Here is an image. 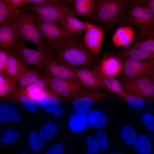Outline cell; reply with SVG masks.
I'll return each mask as SVG.
<instances>
[{
	"label": "cell",
	"mask_w": 154,
	"mask_h": 154,
	"mask_svg": "<svg viewBox=\"0 0 154 154\" xmlns=\"http://www.w3.org/2000/svg\"><path fill=\"white\" fill-rule=\"evenodd\" d=\"M134 36V33L131 27H123L117 30L113 36L112 40L115 46H126L132 42Z\"/></svg>",
	"instance_id": "obj_19"
},
{
	"label": "cell",
	"mask_w": 154,
	"mask_h": 154,
	"mask_svg": "<svg viewBox=\"0 0 154 154\" xmlns=\"http://www.w3.org/2000/svg\"><path fill=\"white\" fill-rule=\"evenodd\" d=\"M151 78L152 79V80H153V81L154 82V71L153 72V73L151 76Z\"/></svg>",
	"instance_id": "obj_50"
},
{
	"label": "cell",
	"mask_w": 154,
	"mask_h": 154,
	"mask_svg": "<svg viewBox=\"0 0 154 154\" xmlns=\"http://www.w3.org/2000/svg\"><path fill=\"white\" fill-rule=\"evenodd\" d=\"M45 111L52 114L54 118H60L63 112V109L62 105L57 104L49 105L45 108Z\"/></svg>",
	"instance_id": "obj_41"
},
{
	"label": "cell",
	"mask_w": 154,
	"mask_h": 154,
	"mask_svg": "<svg viewBox=\"0 0 154 154\" xmlns=\"http://www.w3.org/2000/svg\"><path fill=\"white\" fill-rule=\"evenodd\" d=\"M57 131L56 124L53 122L48 121L45 123L40 128L39 134L44 140L48 141L54 137Z\"/></svg>",
	"instance_id": "obj_29"
},
{
	"label": "cell",
	"mask_w": 154,
	"mask_h": 154,
	"mask_svg": "<svg viewBox=\"0 0 154 154\" xmlns=\"http://www.w3.org/2000/svg\"><path fill=\"white\" fill-rule=\"evenodd\" d=\"M28 141L30 148L34 151H40L42 149L44 146V140L39 133L36 131H32L29 133Z\"/></svg>",
	"instance_id": "obj_30"
},
{
	"label": "cell",
	"mask_w": 154,
	"mask_h": 154,
	"mask_svg": "<svg viewBox=\"0 0 154 154\" xmlns=\"http://www.w3.org/2000/svg\"><path fill=\"white\" fill-rule=\"evenodd\" d=\"M88 147L87 154H97L100 150L94 138L92 136H87L86 138Z\"/></svg>",
	"instance_id": "obj_42"
},
{
	"label": "cell",
	"mask_w": 154,
	"mask_h": 154,
	"mask_svg": "<svg viewBox=\"0 0 154 154\" xmlns=\"http://www.w3.org/2000/svg\"><path fill=\"white\" fill-rule=\"evenodd\" d=\"M46 77L48 88L66 98H70L82 85L80 80L69 81Z\"/></svg>",
	"instance_id": "obj_13"
},
{
	"label": "cell",
	"mask_w": 154,
	"mask_h": 154,
	"mask_svg": "<svg viewBox=\"0 0 154 154\" xmlns=\"http://www.w3.org/2000/svg\"><path fill=\"white\" fill-rule=\"evenodd\" d=\"M153 33H154V31H153Z\"/></svg>",
	"instance_id": "obj_53"
},
{
	"label": "cell",
	"mask_w": 154,
	"mask_h": 154,
	"mask_svg": "<svg viewBox=\"0 0 154 154\" xmlns=\"http://www.w3.org/2000/svg\"><path fill=\"white\" fill-rule=\"evenodd\" d=\"M136 151L142 154H148L151 151V143L149 138L145 135H138L133 143Z\"/></svg>",
	"instance_id": "obj_28"
},
{
	"label": "cell",
	"mask_w": 154,
	"mask_h": 154,
	"mask_svg": "<svg viewBox=\"0 0 154 154\" xmlns=\"http://www.w3.org/2000/svg\"><path fill=\"white\" fill-rule=\"evenodd\" d=\"M48 88L46 78L43 76L37 82L25 88L27 91L30 92L42 91Z\"/></svg>",
	"instance_id": "obj_38"
},
{
	"label": "cell",
	"mask_w": 154,
	"mask_h": 154,
	"mask_svg": "<svg viewBox=\"0 0 154 154\" xmlns=\"http://www.w3.org/2000/svg\"><path fill=\"white\" fill-rule=\"evenodd\" d=\"M86 112H77L72 116L68 123V127L71 131L78 133L85 129L88 122V116Z\"/></svg>",
	"instance_id": "obj_23"
},
{
	"label": "cell",
	"mask_w": 154,
	"mask_h": 154,
	"mask_svg": "<svg viewBox=\"0 0 154 154\" xmlns=\"http://www.w3.org/2000/svg\"><path fill=\"white\" fill-rule=\"evenodd\" d=\"M19 89L16 80L0 75V97L15 94Z\"/></svg>",
	"instance_id": "obj_26"
},
{
	"label": "cell",
	"mask_w": 154,
	"mask_h": 154,
	"mask_svg": "<svg viewBox=\"0 0 154 154\" xmlns=\"http://www.w3.org/2000/svg\"><path fill=\"white\" fill-rule=\"evenodd\" d=\"M7 6L11 13L17 18H18L20 14V10L17 9L12 2L11 0H5Z\"/></svg>",
	"instance_id": "obj_46"
},
{
	"label": "cell",
	"mask_w": 154,
	"mask_h": 154,
	"mask_svg": "<svg viewBox=\"0 0 154 154\" xmlns=\"http://www.w3.org/2000/svg\"><path fill=\"white\" fill-rule=\"evenodd\" d=\"M73 3L79 15L84 17L92 16L95 8L96 0H75Z\"/></svg>",
	"instance_id": "obj_25"
},
{
	"label": "cell",
	"mask_w": 154,
	"mask_h": 154,
	"mask_svg": "<svg viewBox=\"0 0 154 154\" xmlns=\"http://www.w3.org/2000/svg\"><path fill=\"white\" fill-rule=\"evenodd\" d=\"M142 120L147 130L150 132L154 131V116L150 113H145L141 117Z\"/></svg>",
	"instance_id": "obj_43"
},
{
	"label": "cell",
	"mask_w": 154,
	"mask_h": 154,
	"mask_svg": "<svg viewBox=\"0 0 154 154\" xmlns=\"http://www.w3.org/2000/svg\"><path fill=\"white\" fill-rule=\"evenodd\" d=\"M127 93L142 98H154V83L151 77L125 78L120 81Z\"/></svg>",
	"instance_id": "obj_8"
},
{
	"label": "cell",
	"mask_w": 154,
	"mask_h": 154,
	"mask_svg": "<svg viewBox=\"0 0 154 154\" xmlns=\"http://www.w3.org/2000/svg\"><path fill=\"white\" fill-rule=\"evenodd\" d=\"M135 3L128 18L129 24L139 29V33L151 32L154 30V15L139 1Z\"/></svg>",
	"instance_id": "obj_9"
},
{
	"label": "cell",
	"mask_w": 154,
	"mask_h": 154,
	"mask_svg": "<svg viewBox=\"0 0 154 154\" xmlns=\"http://www.w3.org/2000/svg\"><path fill=\"white\" fill-rule=\"evenodd\" d=\"M19 90L36 103H38L44 99L47 95V89L42 91L30 92H28L25 88L23 87H19Z\"/></svg>",
	"instance_id": "obj_37"
},
{
	"label": "cell",
	"mask_w": 154,
	"mask_h": 154,
	"mask_svg": "<svg viewBox=\"0 0 154 154\" xmlns=\"http://www.w3.org/2000/svg\"><path fill=\"white\" fill-rule=\"evenodd\" d=\"M18 139L17 133L12 129H9L4 133L1 138L2 143L8 144L16 141Z\"/></svg>",
	"instance_id": "obj_40"
},
{
	"label": "cell",
	"mask_w": 154,
	"mask_h": 154,
	"mask_svg": "<svg viewBox=\"0 0 154 154\" xmlns=\"http://www.w3.org/2000/svg\"><path fill=\"white\" fill-rule=\"evenodd\" d=\"M19 154V153H17V154Z\"/></svg>",
	"instance_id": "obj_54"
},
{
	"label": "cell",
	"mask_w": 154,
	"mask_h": 154,
	"mask_svg": "<svg viewBox=\"0 0 154 154\" xmlns=\"http://www.w3.org/2000/svg\"><path fill=\"white\" fill-rule=\"evenodd\" d=\"M103 30L96 25L91 23L85 30L83 41L88 49L94 56L99 53L103 40Z\"/></svg>",
	"instance_id": "obj_14"
},
{
	"label": "cell",
	"mask_w": 154,
	"mask_h": 154,
	"mask_svg": "<svg viewBox=\"0 0 154 154\" xmlns=\"http://www.w3.org/2000/svg\"><path fill=\"white\" fill-rule=\"evenodd\" d=\"M15 54L21 64L24 66L32 67L37 72H42L44 67L50 55L39 49L28 48L23 42L16 49Z\"/></svg>",
	"instance_id": "obj_7"
},
{
	"label": "cell",
	"mask_w": 154,
	"mask_h": 154,
	"mask_svg": "<svg viewBox=\"0 0 154 154\" xmlns=\"http://www.w3.org/2000/svg\"><path fill=\"white\" fill-rule=\"evenodd\" d=\"M16 18L9 10L5 0H0V25Z\"/></svg>",
	"instance_id": "obj_35"
},
{
	"label": "cell",
	"mask_w": 154,
	"mask_h": 154,
	"mask_svg": "<svg viewBox=\"0 0 154 154\" xmlns=\"http://www.w3.org/2000/svg\"><path fill=\"white\" fill-rule=\"evenodd\" d=\"M25 40L19 28L17 18L0 25V47L15 54L16 49Z\"/></svg>",
	"instance_id": "obj_6"
},
{
	"label": "cell",
	"mask_w": 154,
	"mask_h": 154,
	"mask_svg": "<svg viewBox=\"0 0 154 154\" xmlns=\"http://www.w3.org/2000/svg\"><path fill=\"white\" fill-rule=\"evenodd\" d=\"M122 55L125 58L142 60L154 61V52L140 48L129 47L121 52Z\"/></svg>",
	"instance_id": "obj_22"
},
{
	"label": "cell",
	"mask_w": 154,
	"mask_h": 154,
	"mask_svg": "<svg viewBox=\"0 0 154 154\" xmlns=\"http://www.w3.org/2000/svg\"><path fill=\"white\" fill-rule=\"evenodd\" d=\"M6 121V109L5 105L0 104V123H3Z\"/></svg>",
	"instance_id": "obj_48"
},
{
	"label": "cell",
	"mask_w": 154,
	"mask_h": 154,
	"mask_svg": "<svg viewBox=\"0 0 154 154\" xmlns=\"http://www.w3.org/2000/svg\"><path fill=\"white\" fill-rule=\"evenodd\" d=\"M122 96L124 98L127 104L133 109H139L144 106L145 101L141 97L126 93Z\"/></svg>",
	"instance_id": "obj_33"
},
{
	"label": "cell",
	"mask_w": 154,
	"mask_h": 154,
	"mask_svg": "<svg viewBox=\"0 0 154 154\" xmlns=\"http://www.w3.org/2000/svg\"><path fill=\"white\" fill-rule=\"evenodd\" d=\"M126 58L123 66L125 78H131L141 76L151 77L154 71V61Z\"/></svg>",
	"instance_id": "obj_11"
},
{
	"label": "cell",
	"mask_w": 154,
	"mask_h": 154,
	"mask_svg": "<svg viewBox=\"0 0 154 154\" xmlns=\"http://www.w3.org/2000/svg\"><path fill=\"white\" fill-rule=\"evenodd\" d=\"M23 9L34 12L41 19L62 26L66 18L69 15H79L74 9L62 4L41 3L22 6Z\"/></svg>",
	"instance_id": "obj_3"
},
{
	"label": "cell",
	"mask_w": 154,
	"mask_h": 154,
	"mask_svg": "<svg viewBox=\"0 0 154 154\" xmlns=\"http://www.w3.org/2000/svg\"></svg>",
	"instance_id": "obj_55"
},
{
	"label": "cell",
	"mask_w": 154,
	"mask_h": 154,
	"mask_svg": "<svg viewBox=\"0 0 154 154\" xmlns=\"http://www.w3.org/2000/svg\"><path fill=\"white\" fill-rule=\"evenodd\" d=\"M33 69L28 68L16 79L19 88L27 87L41 78L42 76Z\"/></svg>",
	"instance_id": "obj_24"
},
{
	"label": "cell",
	"mask_w": 154,
	"mask_h": 154,
	"mask_svg": "<svg viewBox=\"0 0 154 154\" xmlns=\"http://www.w3.org/2000/svg\"><path fill=\"white\" fill-rule=\"evenodd\" d=\"M36 23L40 33L43 46L49 54L76 37L68 35L61 26L43 20L37 15Z\"/></svg>",
	"instance_id": "obj_2"
},
{
	"label": "cell",
	"mask_w": 154,
	"mask_h": 154,
	"mask_svg": "<svg viewBox=\"0 0 154 154\" xmlns=\"http://www.w3.org/2000/svg\"><path fill=\"white\" fill-rule=\"evenodd\" d=\"M64 149L63 145L60 143L54 144L50 147L44 154H61Z\"/></svg>",
	"instance_id": "obj_45"
},
{
	"label": "cell",
	"mask_w": 154,
	"mask_h": 154,
	"mask_svg": "<svg viewBox=\"0 0 154 154\" xmlns=\"http://www.w3.org/2000/svg\"><path fill=\"white\" fill-rule=\"evenodd\" d=\"M136 135L135 130L131 125H125L121 128V135L122 139L127 145H131L133 143Z\"/></svg>",
	"instance_id": "obj_32"
},
{
	"label": "cell",
	"mask_w": 154,
	"mask_h": 154,
	"mask_svg": "<svg viewBox=\"0 0 154 154\" xmlns=\"http://www.w3.org/2000/svg\"><path fill=\"white\" fill-rule=\"evenodd\" d=\"M96 142L101 151L106 150L109 147L106 133L104 131H98L96 134Z\"/></svg>",
	"instance_id": "obj_39"
},
{
	"label": "cell",
	"mask_w": 154,
	"mask_h": 154,
	"mask_svg": "<svg viewBox=\"0 0 154 154\" xmlns=\"http://www.w3.org/2000/svg\"><path fill=\"white\" fill-rule=\"evenodd\" d=\"M106 93L85 86L80 87L70 98L72 100V104L80 105L88 110L93 106L95 100L105 97Z\"/></svg>",
	"instance_id": "obj_12"
},
{
	"label": "cell",
	"mask_w": 154,
	"mask_h": 154,
	"mask_svg": "<svg viewBox=\"0 0 154 154\" xmlns=\"http://www.w3.org/2000/svg\"><path fill=\"white\" fill-rule=\"evenodd\" d=\"M21 154H29L25 152H23Z\"/></svg>",
	"instance_id": "obj_51"
},
{
	"label": "cell",
	"mask_w": 154,
	"mask_h": 154,
	"mask_svg": "<svg viewBox=\"0 0 154 154\" xmlns=\"http://www.w3.org/2000/svg\"><path fill=\"white\" fill-rule=\"evenodd\" d=\"M102 80L106 87L112 92L120 94L121 96L125 94L121 82L114 77L105 76L101 73L97 69L92 70Z\"/></svg>",
	"instance_id": "obj_21"
},
{
	"label": "cell",
	"mask_w": 154,
	"mask_h": 154,
	"mask_svg": "<svg viewBox=\"0 0 154 154\" xmlns=\"http://www.w3.org/2000/svg\"><path fill=\"white\" fill-rule=\"evenodd\" d=\"M73 69L76 76L84 86L97 90L106 88L100 78L88 68L79 69L74 67Z\"/></svg>",
	"instance_id": "obj_15"
},
{
	"label": "cell",
	"mask_w": 154,
	"mask_h": 154,
	"mask_svg": "<svg viewBox=\"0 0 154 154\" xmlns=\"http://www.w3.org/2000/svg\"><path fill=\"white\" fill-rule=\"evenodd\" d=\"M88 121L89 124L92 128L101 129L106 124L107 118L101 111L94 110L88 115Z\"/></svg>",
	"instance_id": "obj_27"
},
{
	"label": "cell",
	"mask_w": 154,
	"mask_h": 154,
	"mask_svg": "<svg viewBox=\"0 0 154 154\" xmlns=\"http://www.w3.org/2000/svg\"><path fill=\"white\" fill-rule=\"evenodd\" d=\"M20 12L17 19L20 31L24 39L32 42L38 49L49 54L42 44L40 33L36 23V14L32 11L24 9L21 10Z\"/></svg>",
	"instance_id": "obj_5"
},
{
	"label": "cell",
	"mask_w": 154,
	"mask_h": 154,
	"mask_svg": "<svg viewBox=\"0 0 154 154\" xmlns=\"http://www.w3.org/2000/svg\"><path fill=\"white\" fill-rule=\"evenodd\" d=\"M6 121L9 123L19 121L21 118L20 114L15 110L13 105L9 103L5 105Z\"/></svg>",
	"instance_id": "obj_36"
},
{
	"label": "cell",
	"mask_w": 154,
	"mask_h": 154,
	"mask_svg": "<svg viewBox=\"0 0 154 154\" xmlns=\"http://www.w3.org/2000/svg\"><path fill=\"white\" fill-rule=\"evenodd\" d=\"M126 2L121 0H96L95 9L90 17L95 23L109 25L119 16Z\"/></svg>",
	"instance_id": "obj_4"
},
{
	"label": "cell",
	"mask_w": 154,
	"mask_h": 154,
	"mask_svg": "<svg viewBox=\"0 0 154 154\" xmlns=\"http://www.w3.org/2000/svg\"><path fill=\"white\" fill-rule=\"evenodd\" d=\"M131 48H140L154 52V34L151 32L139 33Z\"/></svg>",
	"instance_id": "obj_20"
},
{
	"label": "cell",
	"mask_w": 154,
	"mask_h": 154,
	"mask_svg": "<svg viewBox=\"0 0 154 154\" xmlns=\"http://www.w3.org/2000/svg\"><path fill=\"white\" fill-rule=\"evenodd\" d=\"M110 154H126L123 153H122L119 152H113L111 153Z\"/></svg>",
	"instance_id": "obj_49"
},
{
	"label": "cell",
	"mask_w": 154,
	"mask_h": 154,
	"mask_svg": "<svg viewBox=\"0 0 154 154\" xmlns=\"http://www.w3.org/2000/svg\"><path fill=\"white\" fill-rule=\"evenodd\" d=\"M56 60L72 67L81 66L88 68L96 60L86 46L83 40L76 36L71 41L51 52Z\"/></svg>",
	"instance_id": "obj_1"
},
{
	"label": "cell",
	"mask_w": 154,
	"mask_h": 154,
	"mask_svg": "<svg viewBox=\"0 0 154 154\" xmlns=\"http://www.w3.org/2000/svg\"><path fill=\"white\" fill-rule=\"evenodd\" d=\"M8 61L3 73L5 76L16 79L27 68L24 66L15 54L9 52Z\"/></svg>",
	"instance_id": "obj_17"
},
{
	"label": "cell",
	"mask_w": 154,
	"mask_h": 154,
	"mask_svg": "<svg viewBox=\"0 0 154 154\" xmlns=\"http://www.w3.org/2000/svg\"><path fill=\"white\" fill-rule=\"evenodd\" d=\"M74 68L63 64L50 56L42 73L43 76L57 79L69 81L79 80L74 72Z\"/></svg>",
	"instance_id": "obj_10"
},
{
	"label": "cell",
	"mask_w": 154,
	"mask_h": 154,
	"mask_svg": "<svg viewBox=\"0 0 154 154\" xmlns=\"http://www.w3.org/2000/svg\"><path fill=\"white\" fill-rule=\"evenodd\" d=\"M9 56V52L3 50H0V73L3 74Z\"/></svg>",
	"instance_id": "obj_44"
},
{
	"label": "cell",
	"mask_w": 154,
	"mask_h": 154,
	"mask_svg": "<svg viewBox=\"0 0 154 154\" xmlns=\"http://www.w3.org/2000/svg\"><path fill=\"white\" fill-rule=\"evenodd\" d=\"M122 69L121 60L117 56L112 55H104L97 68L103 74L113 77L119 74Z\"/></svg>",
	"instance_id": "obj_16"
},
{
	"label": "cell",
	"mask_w": 154,
	"mask_h": 154,
	"mask_svg": "<svg viewBox=\"0 0 154 154\" xmlns=\"http://www.w3.org/2000/svg\"><path fill=\"white\" fill-rule=\"evenodd\" d=\"M153 112H154V108H153Z\"/></svg>",
	"instance_id": "obj_52"
},
{
	"label": "cell",
	"mask_w": 154,
	"mask_h": 154,
	"mask_svg": "<svg viewBox=\"0 0 154 154\" xmlns=\"http://www.w3.org/2000/svg\"><path fill=\"white\" fill-rule=\"evenodd\" d=\"M90 24L80 21L75 16L69 15L66 18L63 25L61 26L68 35H75L83 30L88 29Z\"/></svg>",
	"instance_id": "obj_18"
},
{
	"label": "cell",
	"mask_w": 154,
	"mask_h": 154,
	"mask_svg": "<svg viewBox=\"0 0 154 154\" xmlns=\"http://www.w3.org/2000/svg\"><path fill=\"white\" fill-rule=\"evenodd\" d=\"M47 90L46 97L38 103L39 106L41 108H45L49 105L59 104L60 102V96L49 89H47Z\"/></svg>",
	"instance_id": "obj_34"
},
{
	"label": "cell",
	"mask_w": 154,
	"mask_h": 154,
	"mask_svg": "<svg viewBox=\"0 0 154 154\" xmlns=\"http://www.w3.org/2000/svg\"><path fill=\"white\" fill-rule=\"evenodd\" d=\"M144 6L148 8L154 15V0L139 1Z\"/></svg>",
	"instance_id": "obj_47"
},
{
	"label": "cell",
	"mask_w": 154,
	"mask_h": 154,
	"mask_svg": "<svg viewBox=\"0 0 154 154\" xmlns=\"http://www.w3.org/2000/svg\"><path fill=\"white\" fill-rule=\"evenodd\" d=\"M15 97L28 111L33 112L37 110L36 103L19 90L14 94Z\"/></svg>",
	"instance_id": "obj_31"
}]
</instances>
